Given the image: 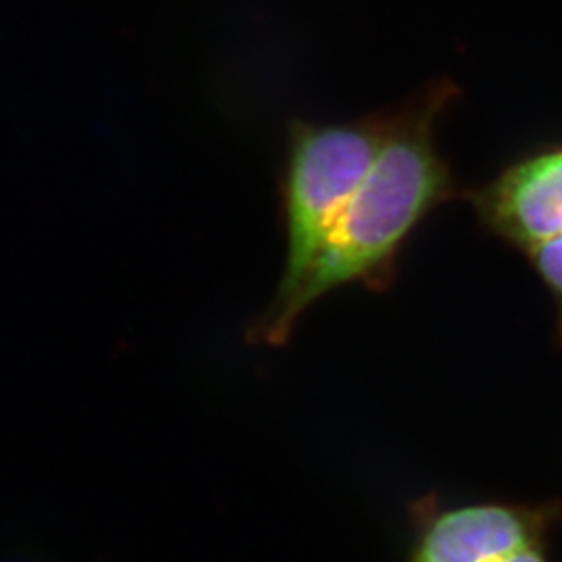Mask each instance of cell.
I'll return each instance as SVG.
<instances>
[{
  "instance_id": "obj_1",
  "label": "cell",
  "mask_w": 562,
  "mask_h": 562,
  "mask_svg": "<svg viewBox=\"0 0 562 562\" xmlns=\"http://www.w3.org/2000/svg\"><path fill=\"white\" fill-rule=\"evenodd\" d=\"M457 95L450 80H440L393 113L392 130L375 162L284 313L273 342L286 340L299 318L335 290L362 284L384 292L392 286L398 255L409 237L456 195L436 126Z\"/></svg>"
},
{
  "instance_id": "obj_2",
  "label": "cell",
  "mask_w": 562,
  "mask_h": 562,
  "mask_svg": "<svg viewBox=\"0 0 562 562\" xmlns=\"http://www.w3.org/2000/svg\"><path fill=\"white\" fill-rule=\"evenodd\" d=\"M392 124L393 113L350 123L293 124L281 184L286 255L276 297L255 328L259 339L273 342L284 313L375 162Z\"/></svg>"
},
{
  "instance_id": "obj_3",
  "label": "cell",
  "mask_w": 562,
  "mask_h": 562,
  "mask_svg": "<svg viewBox=\"0 0 562 562\" xmlns=\"http://www.w3.org/2000/svg\"><path fill=\"white\" fill-rule=\"evenodd\" d=\"M403 562H553L562 497L541 503L468 501L428 494L409 504Z\"/></svg>"
},
{
  "instance_id": "obj_4",
  "label": "cell",
  "mask_w": 562,
  "mask_h": 562,
  "mask_svg": "<svg viewBox=\"0 0 562 562\" xmlns=\"http://www.w3.org/2000/svg\"><path fill=\"white\" fill-rule=\"evenodd\" d=\"M472 202L492 234L525 251L562 235V146L509 165Z\"/></svg>"
},
{
  "instance_id": "obj_5",
  "label": "cell",
  "mask_w": 562,
  "mask_h": 562,
  "mask_svg": "<svg viewBox=\"0 0 562 562\" xmlns=\"http://www.w3.org/2000/svg\"><path fill=\"white\" fill-rule=\"evenodd\" d=\"M537 277L547 286L555 304V337L562 350V235L544 240L526 251Z\"/></svg>"
}]
</instances>
